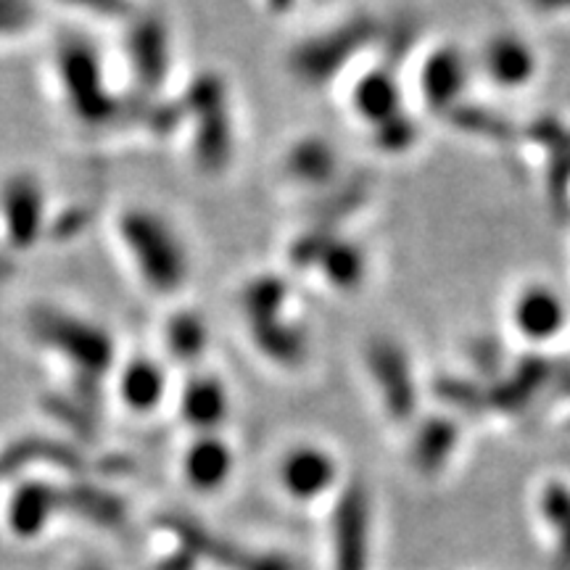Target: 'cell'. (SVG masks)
<instances>
[{
    "label": "cell",
    "mask_w": 570,
    "mask_h": 570,
    "mask_svg": "<svg viewBox=\"0 0 570 570\" xmlns=\"http://www.w3.org/2000/svg\"><path fill=\"white\" fill-rule=\"evenodd\" d=\"M117 238L148 291L173 296L185 288L190 277V254L167 217L132 206L119 214Z\"/></svg>",
    "instance_id": "1"
},
{
    "label": "cell",
    "mask_w": 570,
    "mask_h": 570,
    "mask_svg": "<svg viewBox=\"0 0 570 570\" xmlns=\"http://www.w3.org/2000/svg\"><path fill=\"white\" fill-rule=\"evenodd\" d=\"M383 40V24L370 13H352L298 40L288 53L291 77L304 88L320 90L360 67Z\"/></svg>",
    "instance_id": "2"
},
{
    "label": "cell",
    "mask_w": 570,
    "mask_h": 570,
    "mask_svg": "<svg viewBox=\"0 0 570 570\" xmlns=\"http://www.w3.org/2000/svg\"><path fill=\"white\" fill-rule=\"evenodd\" d=\"M30 333L42 348L61 356V362H67L77 375L85 377V386L101 383V377L109 375L114 367L117 348L109 331L88 317L40 306L30 315Z\"/></svg>",
    "instance_id": "3"
},
{
    "label": "cell",
    "mask_w": 570,
    "mask_h": 570,
    "mask_svg": "<svg viewBox=\"0 0 570 570\" xmlns=\"http://www.w3.org/2000/svg\"><path fill=\"white\" fill-rule=\"evenodd\" d=\"M56 77L67 109L88 127H104L114 122L119 106L106 82L101 56L90 46V40L63 38L56 51Z\"/></svg>",
    "instance_id": "4"
},
{
    "label": "cell",
    "mask_w": 570,
    "mask_h": 570,
    "mask_svg": "<svg viewBox=\"0 0 570 570\" xmlns=\"http://www.w3.org/2000/svg\"><path fill=\"white\" fill-rule=\"evenodd\" d=\"M365 373L383 415L394 425H412L420 417L423 386L410 348L394 336H375L365 346Z\"/></svg>",
    "instance_id": "5"
},
{
    "label": "cell",
    "mask_w": 570,
    "mask_h": 570,
    "mask_svg": "<svg viewBox=\"0 0 570 570\" xmlns=\"http://www.w3.org/2000/svg\"><path fill=\"white\" fill-rule=\"evenodd\" d=\"M473 67L475 80L504 96H515L539 80L541 51L525 32L515 27H499L483 35L473 48Z\"/></svg>",
    "instance_id": "6"
},
{
    "label": "cell",
    "mask_w": 570,
    "mask_h": 570,
    "mask_svg": "<svg viewBox=\"0 0 570 570\" xmlns=\"http://www.w3.org/2000/svg\"><path fill=\"white\" fill-rule=\"evenodd\" d=\"M415 82L423 104L420 109L449 117L468 104L470 85L475 82L473 51L452 40L433 42L431 48L420 51Z\"/></svg>",
    "instance_id": "7"
},
{
    "label": "cell",
    "mask_w": 570,
    "mask_h": 570,
    "mask_svg": "<svg viewBox=\"0 0 570 570\" xmlns=\"http://www.w3.org/2000/svg\"><path fill=\"white\" fill-rule=\"evenodd\" d=\"M188 106L198 125L194 135L196 164L209 175L219 173L230 161L235 142L223 80H217L214 75L198 77L188 92Z\"/></svg>",
    "instance_id": "8"
},
{
    "label": "cell",
    "mask_w": 570,
    "mask_h": 570,
    "mask_svg": "<svg viewBox=\"0 0 570 570\" xmlns=\"http://www.w3.org/2000/svg\"><path fill=\"white\" fill-rule=\"evenodd\" d=\"M510 331L533 348H544L566 336L570 306L566 296L547 281H525L508 302Z\"/></svg>",
    "instance_id": "9"
},
{
    "label": "cell",
    "mask_w": 570,
    "mask_h": 570,
    "mask_svg": "<svg viewBox=\"0 0 570 570\" xmlns=\"http://www.w3.org/2000/svg\"><path fill=\"white\" fill-rule=\"evenodd\" d=\"M373 547V499L362 481H346L331 515L333 570H367Z\"/></svg>",
    "instance_id": "10"
},
{
    "label": "cell",
    "mask_w": 570,
    "mask_h": 570,
    "mask_svg": "<svg viewBox=\"0 0 570 570\" xmlns=\"http://www.w3.org/2000/svg\"><path fill=\"white\" fill-rule=\"evenodd\" d=\"M277 483L288 499L309 504L341 489L346 481H341V462L331 449L296 444L277 462Z\"/></svg>",
    "instance_id": "11"
},
{
    "label": "cell",
    "mask_w": 570,
    "mask_h": 570,
    "mask_svg": "<svg viewBox=\"0 0 570 570\" xmlns=\"http://www.w3.org/2000/svg\"><path fill=\"white\" fill-rule=\"evenodd\" d=\"M407 106L404 82L399 80L396 63L383 59L381 63H370L365 69H356L352 88H348V111L365 130H375Z\"/></svg>",
    "instance_id": "12"
},
{
    "label": "cell",
    "mask_w": 570,
    "mask_h": 570,
    "mask_svg": "<svg viewBox=\"0 0 570 570\" xmlns=\"http://www.w3.org/2000/svg\"><path fill=\"white\" fill-rule=\"evenodd\" d=\"M0 219L13 248H32L46 227V190L35 175H13L0 188Z\"/></svg>",
    "instance_id": "13"
},
{
    "label": "cell",
    "mask_w": 570,
    "mask_h": 570,
    "mask_svg": "<svg viewBox=\"0 0 570 570\" xmlns=\"http://www.w3.org/2000/svg\"><path fill=\"white\" fill-rule=\"evenodd\" d=\"M127 59H130L132 75L146 92H154L167 77V67L173 61V40L169 27L161 17H138L130 24L125 40Z\"/></svg>",
    "instance_id": "14"
},
{
    "label": "cell",
    "mask_w": 570,
    "mask_h": 570,
    "mask_svg": "<svg viewBox=\"0 0 570 570\" xmlns=\"http://www.w3.org/2000/svg\"><path fill=\"white\" fill-rule=\"evenodd\" d=\"M412 428L410 462L423 479H439L460 449L462 425L454 415H420Z\"/></svg>",
    "instance_id": "15"
},
{
    "label": "cell",
    "mask_w": 570,
    "mask_h": 570,
    "mask_svg": "<svg viewBox=\"0 0 570 570\" xmlns=\"http://www.w3.org/2000/svg\"><path fill=\"white\" fill-rule=\"evenodd\" d=\"M283 175L304 190H331L341 180V154L320 135L298 138L283 156Z\"/></svg>",
    "instance_id": "16"
},
{
    "label": "cell",
    "mask_w": 570,
    "mask_h": 570,
    "mask_svg": "<svg viewBox=\"0 0 570 570\" xmlns=\"http://www.w3.org/2000/svg\"><path fill=\"white\" fill-rule=\"evenodd\" d=\"M183 479L194 491L212 494L223 489L233 475L235 458L233 449L217 433H204L190 441L183 454Z\"/></svg>",
    "instance_id": "17"
},
{
    "label": "cell",
    "mask_w": 570,
    "mask_h": 570,
    "mask_svg": "<svg viewBox=\"0 0 570 570\" xmlns=\"http://www.w3.org/2000/svg\"><path fill=\"white\" fill-rule=\"evenodd\" d=\"M56 512H61V491L46 481H30L11 494L6 523L17 539H38Z\"/></svg>",
    "instance_id": "18"
},
{
    "label": "cell",
    "mask_w": 570,
    "mask_h": 570,
    "mask_svg": "<svg viewBox=\"0 0 570 570\" xmlns=\"http://www.w3.org/2000/svg\"><path fill=\"white\" fill-rule=\"evenodd\" d=\"M252 341L259 348L262 356L277 367L296 370L302 367L309 356V338L302 331V325L291 323L288 315H269L259 320H246Z\"/></svg>",
    "instance_id": "19"
},
{
    "label": "cell",
    "mask_w": 570,
    "mask_h": 570,
    "mask_svg": "<svg viewBox=\"0 0 570 570\" xmlns=\"http://www.w3.org/2000/svg\"><path fill=\"white\" fill-rule=\"evenodd\" d=\"M312 269H317L325 285H331L333 291L352 294V291L362 288L367 281L370 256L362 244H356V240L341 233H331L323 248H320Z\"/></svg>",
    "instance_id": "20"
},
{
    "label": "cell",
    "mask_w": 570,
    "mask_h": 570,
    "mask_svg": "<svg viewBox=\"0 0 570 570\" xmlns=\"http://www.w3.org/2000/svg\"><path fill=\"white\" fill-rule=\"evenodd\" d=\"M180 415L198 436L217 433L230 415V396L223 381L214 375H196L180 396Z\"/></svg>",
    "instance_id": "21"
},
{
    "label": "cell",
    "mask_w": 570,
    "mask_h": 570,
    "mask_svg": "<svg viewBox=\"0 0 570 570\" xmlns=\"http://www.w3.org/2000/svg\"><path fill=\"white\" fill-rule=\"evenodd\" d=\"M117 391L125 407L146 415V412H154L164 402L167 377H164V370L156 362L146 360V356H135L119 373Z\"/></svg>",
    "instance_id": "22"
},
{
    "label": "cell",
    "mask_w": 570,
    "mask_h": 570,
    "mask_svg": "<svg viewBox=\"0 0 570 570\" xmlns=\"http://www.w3.org/2000/svg\"><path fill=\"white\" fill-rule=\"evenodd\" d=\"M370 140H373L377 154L391 156V159H404V156L417 151V146L423 142V127H420L415 114L404 109L394 119L370 130Z\"/></svg>",
    "instance_id": "23"
},
{
    "label": "cell",
    "mask_w": 570,
    "mask_h": 570,
    "mask_svg": "<svg viewBox=\"0 0 570 570\" xmlns=\"http://www.w3.org/2000/svg\"><path fill=\"white\" fill-rule=\"evenodd\" d=\"M164 344H167V352L173 354V360L198 362L206 352V344H209L206 323L194 312L175 315L167 323V331H164Z\"/></svg>",
    "instance_id": "24"
},
{
    "label": "cell",
    "mask_w": 570,
    "mask_h": 570,
    "mask_svg": "<svg viewBox=\"0 0 570 570\" xmlns=\"http://www.w3.org/2000/svg\"><path fill=\"white\" fill-rule=\"evenodd\" d=\"M537 515L547 531L558 533L570 520V483L552 479L539 489Z\"/></svg>",
    "instance_id": "25"
},
{
    "label": "cell",
    "mask_w": 570,
    "mask_h": 570,
    "mask_svg": "<svg viewBox=\"0 0 570 570\" xmlns=\"http://www.w3.org/2000/svg\"><path fill=\"white\" fill-rule=\"evenodd\" d=\"M40 11L35 0H0V42L19 40L38 27Z\"/></svg>",
    "instance_id": "26"
},
{
    "label": "cell",
    "mask_w": 570,
    "mask_h": 570,
    "mask_svg": "<svg viewBox=\"0 0 570 570\" xmlns=\"http://www.w3.org/2000/svg\"><path fill=\"white\" fill-rule=\"evenodd\" d=\"M230 570H298L296 562L281 552H238Z\"/></svg>",
    "instance_id": "27"
},
{
    "label": "cell",
    "mask_w": 570,
    "mask_h": 570,
    "mask_svg": "<svg viewBox=\"0 0 570 570\" xmlns=\"http://www.w3.org/2000/svg\"><path fill=\"white\" fill-rule=\"evenodd\" d=\"M520 9L539 21H570V0H518Z\"/></svg>",
    "instance_id": "28"
},
{
    "label": "cell",
    "mask_w": 570,
    "mask_h": 570,
    "mask_svg": "<svg viewBox=\"0 0 570 570\" xmlns=\"http://www.w3.org/2000/svg\"><path fill=\"white\" fill-rule=\"evenodd\" d=\"M554 566L558 570H570V520L562 529L554 533Z\"/></svg>",
    "instance_id": "29"
},
{
    "label": "cell",
    "mask_w": 570,
    "mask_h": 570,
    "mask_svg": "<svg viewBox=\"0 0 570 570\" xmlns=\"http://www.w3.org/2000/svg\"><path fill=\"white\" fill-rule=\"evenodd\" d=\"M259 3L265 6L273 17H288L291 11L298 9V3H302V0H259Z\"/></svg>",
    "instance_id": "30"
},
{
    "label": "cell",
    "mask_w": 570,
    "mask_h": 570,
    "mask_svg": "<svg viewBox=\"0 0 570 570\" xmlns=\"http://www.w3.org/2000/svg\"><path fill=\"white\" fill-rule=\"evenodd\" d=\"M75 3H80V6H85V9H92V11L111 13V11L122 9L125 0H75Z\"/></svg>",
    "instance_id": "31"
},
{
    "label": "cell",
    "mask_w": 570,
    "mask_h": 570,
    "mask_svg": "<svg viewBox=\"0 0 570 570\" xmlns=\"http://www.w3.org/2000/svg\"><path fill=\"white\" fill-rule=\"evenodd\" d=\"M82 570H109V568H104V566H98V562H90V566H85Z\"/></svg>",
    "instance_id": "32"
}]
</instances>
